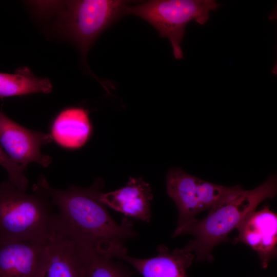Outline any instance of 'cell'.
Instances as JSON below:
<instances>
[{"label": "cell", "instance_id": "1", "mask_svg": "<svg viewBox=\"0 0 277 277\" xmlns=\"http://www.w3.org/2000/svg\"><path fill=\"white\" fill-rule=\"evenodd\" d=\"M104 181L96 179L89 187L71 185L62 190L52 187L41 175L32 187L45 194L57 209V231L77 243L88 245L115 259L127 254L124 242L137 233L132 223L124 218L117 223L101 201Z\"/></svg>", "mask_w": 277, "mask_h": 277}, {"label": "cell", "instance_id": "2", "mask_svg": "<svg viewBox=\"0 0 277 277\" xmlns=\"http://www.w3.org/2000/svg\"><path fill=\"white\" fill-rule=\"evenodd\" d=\"M133 2L123 0L35 1L27 2L42 17H55L54 28L74 45L84 58L98 37L127 15Z\"/></svg>", "mask_w": 277, "mask_h": 277}, {"label": "cell", "instance_id": "3", "mask_svg": "<svg viewBox=\"0 0 277 277\" xmlns=\"http://www.w3.org/2000/svg\"><path fill=\"white\" fill-rule=\"evenodd\" d=\"M276 191V176L273 175L257 187L243 190L234 197L212 207L204 219H195L176 227L173 237L192 235L194 239L182 248L183 250L195 252L199 261L212 260V249L224 241L263 200L274 197Z\"/></svg>", "mask_w": 277, "mask_h": 277}, {"label": "cell", "instance_id": "4", "mask_svg": "<svg viewBox=\"0 0 277 277\" xmlns=\"http://www.w3.org/2000/svg\"><path fill=\"white\" fill-rule=\"evenodd\" d=\"M27 193L9 180L0 184V237L45 243L57 232L56 213L42 192Z\"/></svg>", "mask_w": 277, "mask_h": 277}, {"label": "cell", "instance_id": "5", "mask_svg": "<svg viewBox=\"0 0 277 277\" xmlns=\"http://www.w3.org/2000/svg\"><path fill=\"white\" fill-rule=\"evenodd\" d=\"M131 3L127 14L144 19L168 38L175 58H183L181 43L187 24L192 20L203 25L209 18L210 11L219 5L213 0H150Z\"/></svg>", "mask_w": 277, "mask_h": 277}, {"label": "cell", "instance_id": "6", "mask_svg": "<svg viewBox=\"0 0 277 277\" xmlns=\"http://www.w3.org/2000/svg\"><path fill=\"white\" fill-rule=\"evenodd\" d=\"M166 188L178 210L177 227L195 219L200 212L210 209L243 190L239 185L225 187L201 180L179 168L169 170Z\"/></svg>", "mask_w": 277, "mask_h": 277}, {"label": "cell", "instance_id": "7", "mask_svg": "<svg viewBox=\"0 0 277 277\" xmlns=\"http://www.w3.org/2000/svg\"><path fill=\"white\" fill-rule=\"evenodd\" d=\"M52 140L50 134L27 129L0 111V146L13 161L23 167L31 163L48 167L52 159L41 152V147Z\"/></svg>", "mask_w": 277, "mask_h": 277}, {"label": "cell", "instance_id": "8", "mask_svg": "<svg viewBox=\"0 0 277 277\" xmlns=\"http://www.w3.org/2000/svg\"><path fill=\"white\" fill-rule=\"evenodd\" d=\"M47 244L0 237V277H43Z\"/></svg>", "mask_w": 277, "mask_h": 277}, {"label": "cell", "instance_id": "9", "mask_svg": "<svg viewBox=\"0 0 277 277\" xmlns=\"http://www.w3.org/2000/svg\"><path fill=\"white\" fill-rule=\"evenodd\" d=\"M235 242L243 243L255 250L263 268L275 256L277 250V215L265 206L248 214L236 228Z\"/></svg>", "mask_w": 277, "mask_h": 277}, {"label": "cell", "instance_id": "10", "mask_svg": "<svg viewBox=\"0 0 277 277\" xmlns=\"http://www.w3.org/2000/svg\"><path fill=\"white\" fill-rule=\"evenodd\" d=\"M153 199L150 185L141 178L130 177L123 187L102 192L101 201L107 206L126 216L149 222L151 219V201Z\"/></svg>", "mask_w": 277, "mask_h": 277}, {"label": "cell", "instance_id": "11", "mask_svg": "<svg viewBox=\"0 0 277 277\" xmlns=\"http://www.w3.org/2000/svg\"><path fill=\"white\" fill-rule=\"evenodd\" d=\"M157 254L150 258H136L127 255L121 259L128 262L143 277H187L186 270L191 264L192 253L176 248L172 251L165 245L157 247Z\"/></svg>", "mask_w": 277, "mask_h": 277}, {"label": "cell", "instance_id": "12", "mask_svg": "<svg viewBox=\"0 0 277 277\" xmlns=\"http://www.w3.org/2000/svg\"><path fill=\"white\" fill-rule=\"evenodd\" d=\"M47 264L43 277H84L78 244L57 232L47 242Z\"/></svg>", "mask_w": 277, "mask_h": 277}, {"label": "cell", "instance_id": "13", "mask_svg": "<svg viewBox=\"0 0 277 277\" xmlns=\"http://www.w3.org/2000/svg\"><path fill=\"white\" fill-rule=\"evenodd\" d=\"M91 132L87 111L81 107H69L57 115L52 123L50 135L60 146L76 149L85 145Z\"/></svg>", "mask_w": 277, "mask_h": 277}, {"label": "cell", "instance_id": "14", "mask_svg": "<svg viewBox=\"0 0 277 277\" xmlns=\"http://www.w3.org/2000/svg\"><path fill=\"white\" fill-rule=\"evenodd\" d=\"M52 85L47 77H39L28 67L18 68L13 73L0 72V97L36 93L48 94Z\"/></svg>", "mask_w": 277, "mask_h": 277}, {"label": "cell", "instance_id": "15", "mask_svg": "<svg viewBox=\"0 0 277 277\" xmlns=\"http://www.w3.org/2000/svg\"><path fill=\"white\" fill-rule=\"evenodd\" d=\"M84 277H132L133 273L123 264L86 244L77 243Z\"/></svg>", "mask_w": 277, "mask_h": 277}, {"label": "cell", "instance_id": "16", "mask_svg": "<svg viewBox=\"0 0 277 277\" xmlns=\"http://www.w3.org/2000/svg\"><path fill=\"white\" fill-rule=\"evenodd\" d=\"M0 165L7 171L9 175L8 180L18 189L26 191L28 180L24 173L25 168L13 161L1 146Z\"/></svg>", "mask_w": 277, "mask_h": 277}]
</instances>
